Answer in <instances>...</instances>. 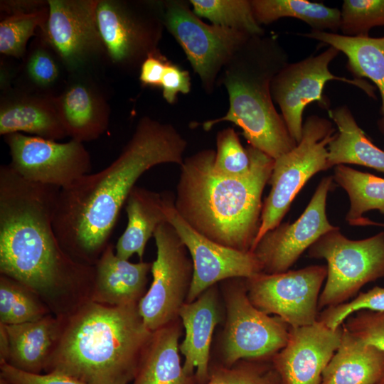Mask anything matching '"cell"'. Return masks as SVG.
<instances>
[{
    "instance_id": "1",
    "label": "cell",
    "mask_w": 384,
    "mask_h": 384,
    "mask_svg": "<svg viewBox=\"0 0 384 384\" xmlns=\"http://www.w3.org/2000/svg\"><path fill=\"white\" fill-rule=\"evenodd\" d=\"M186 147V140L172 124L141 118L112 164L60 189L53 224L63 250L77 262L95 266L139 177L159 164L181 166Z\"/></svg>"
},
{
    "instance_id": "2",
    "label": "cell",
    "mask_w": 384,
    "mask_h": 384,
    "mask_svg": "<svg viewBox=\"0 0 384 384\" xmlns=\"http://www.w3.org/2000/svg\"><path fill=\"white\" fill-rule=\"evenodd\" d=\"M60 189L0 167V272L33 290L50 308L72 294H91L95 266L77 262L53 229Z\"/></svg>"
},
{
    "instance_id": "3",
    "label": "cell",
    "mask_w": 384,
    "mask_h": 384,
    "mask_svg": "<svg viewBox=\"0 0 384 384\" xmlns=\"http://www.w3.org/2000/svg\"><path fill=\"white\" fill-rule=\"evenodd\" d=\"M246 149L251 169L241 177L217 174L213 149L186 158L180 166L174 206L200 234L225 247L250 252L259 231L262 196L274 159L250 145Z\"/></svg>"
},
{
    "instance_id": "4",
    "label": "cell",
    "mask_w": 384,
    "mask_h": 384,
    "mask_svg": "<svg viewBox=\"0 0 384 384\" xmlns=\"http://www.w3.org/2000/svg\"><path fill=\"white\" fill-rule=\"evenodd\" d=\"M151 334L138 304L110 306L88 299L65 316L44 370L88 384H127Z\"/></svg>"
},
{
    "instance_id": "5",
    "label": "cell",
    "mask_w": 384,
    "mask_h": 384,
    "mask_svg": "<svg viewBox=\"0 0 384 384\" xmlns=\"http://www.w3.org/2000/svg\"><path fill=\"white\" fill-rule=\"evenodd\" d=\"M288 63L276 37L252 36L223 68L218 82L229 97L227 113L201 125L205 131L223 122L240 127L249 145L276 159L297 144L291 137L271 95L274 77Z\"/></svg>"
},
{
    "instance_id": "6",
    "label": "cell",
    "mask_w": 384,
    "mask_h": 384,
    "mask_svg": "<svg viewBox=\"0 0 384 384\" xmlns=\"http://www.w3.org/2000/svg\"><path fill=\"white\" fill-rule=\"evenodd\" d=\"M164 1L98 0L96 19L107 60L123 70L140 68L159 52Z\"/></svg>"
},
{
    "instance_id": "7",
    "label": "cell",
    "mask_w": 384,
    "mask_h": 384,
    "mask_svg": "<svg viewBox=\"0 0 384 384\" xmlns=\"http://www.w3.org/2000/svg\"><path fill=\"white\" fill-rule=\"evenodd\" d=\"M336 134L330 121L310 116L303 124L300 142L274 159L269 181L271 189L263 203L259 231L251 250L267 232L281 223L305 183L316 173L328 169L327 146Z\"/></svg>"
},
{
    "instance_id": "8",
    "label": "cell",
    "mask_w": 384,
    "mask_h": 384,
    "mask_svg": "<svg viewBox=\"0 0 384 384\" xmlns=\"http://www.w3.org/2000/svg\"><path fill=\"white\" fill-rule=\"evenodd\" d=\"M310 258L327 262V276L320 293L319 311L346 303L368 282L384 278V232L353 240L340 228L321 235L308 249Z\"/></svg>"
},
{
    "instance_id": "9",
    "label": "cell",
    "mask_w": 384,
    "mask_h": 384,
    "mask_svg": "<svg viewBox=\"0 0 384 384\" xmlns=\"http://www.w3.org/2000/svg\"><path fill=\"white\" fill-rule=\"evenodd\" d=\"M221 282L226 316L221 341L223 364L230 366L242 359H272L286 345L290 326L252 304L246 278Z\"/></svg>"
},
{
    "instance_id": "10",
    "label": "cell",
    "mask_w": 384,
    "mask_h": 384,
    "mask_svg": "<svg viewBox=\"0 0 384 384\" xmlns=\"http://www.w3.org/2000/svg\"><path fill=\"white\" fill-rule=\"evenodd\" d=\"M164 22L208 94L215 88L224 66L252 36L244 31L206 23L191 9L189 1L183 0L164 1Z\"/></svg>"
},
{
    "instance_id": "11",
    "label": "cell",
    "mask_w": 384,
    "mask_h": 384,
    "mask_svg": "<svg viewBox=\"0 0 384 384\" xmlns=\"http://www.w3.org/2000/svg\"><path fill=\"white\" fill-rule=\"evenodd\" d=\"M154 238L156 257L151 265L152 282L138 304L139 314L151 331L178 319L193 273L191 256L169 223L161 224Z\"/></svg>"
},
{
    "instance_id": "12",
    "label": "cell",
    "mask_w": 384,
    "mask_h": 384,
    "mask_svg": "<svg viewBox=\"0 0 384 384\" xmlns=\"http://www.w3.org/2000/svg\"><path fill=\"white\" fill-rule=\"evenodd\" d=\"M49 14L41 38L73 76L87 75L101 60H107L96 9L98 0H48Z\"/></svg>"
},
{
    "instance_id": "13",
    "label": "cell",
    "mask_w": 384,
    "mask_h": 384,
    "mask_svg": "<svg viewBox=\"0 0 384 384\" xmlns=\"http://www.w3.org/2000/svg\"><path fill=\"white\" fill-rule=\"evenodd\" d=\"M326 276V265L277 274L260 272L246 279L247 296L256 308L279 316L290 327L311 325L318 319L319 298Z\"/></svg>"
},
{
    "instance_id": "14",
    "label": "cell",
    "mask_w": 384,
    "mask_h": 384,
    "mask_svg": "<svg viewBox=\"0 0 384 384\" xmlns=\"http://www.w3.org/2000/svg\"><path fill=\"white\" fill-rule=\"evenodd\" d=\"M338 53L339 50L329 46L319 55L287 63L271 82L272 100L278 104L287 130L297 144L302 137V115L306 106L317 102L324 108L329 107L328 100L323 96V90L328 81L337 80L353 85L375 97V87L366 81L341 78L331 73L329 64Z\"/></svg>"
},
{
    "instance_id": "15",
    "label": "cell",
    "mask_w": 384,
    "mask_h": 384,
    "mask_svg": "<svg viewBox=\"0 0 384 384\" xmlns=\"http://www.w3.org/2000/svg\"><path fill=\"white\" fill-rule=\"evenodd\" d=\"M161 195L167 222L176 230L193 262V279L186 302L194 301L207 289L224 280L247 279L262 272V265L252 252L225 247L200 234L177 212L173 196L168 192Z\"/></svg>"
},
{
    "instance_id": "16",
    "label": "cell",
    "mask_w": 384,
    "mask_h": 384,
    "mask_svg": "<svg viewBox=\"0 0 384 384\" xmlns=\"http://www.w3.org/2000/svg\"><path fill=\"white\" fill-rule=\"evenodd\" d=\"M10 165L23 178L63 189L91 170V159L83 143H60L23 133L4 136Z\"/></svg>"
},
{
    "instance_id": "17",
    "label": "cell",
    "mask_w": 384,
    "mask_h": 384,
    "mask_svg": "<svg viewBox=\"0 0 384 384\" xmlns=\"http://www.w3.org/2000/svg\"><path fill=\"white\" fill-rule=\"evenodd\" d=\"M333 176L324 177L302 214L294 223H280L267 232L252 248L262 272L277 274L289 270L302 253L321 235L339 227L331 225L326 212Z\"/></svg>"
},
{
    "instance_id": "18",
    "label": "cell",
    "mask_w": 384,
    "mask_h": 384,
    "mask_svg": "<svg viewBox=\"0 0 384 384\" xmlns=\"http://www.w3.org/2000/svg\"><path fill=\"white\" fill-rule=\"evenodd\" d=\"M343 326L332 329L324 323L290 327L284 347L271 359L282 384H321L322 373L338 349Z\"/></svg>"
},
{
    "instance_id": "19",
    "label": "cell",
    "mask_w": 384,
    "mask_h": 384,
    "mask_svg": "<svg viewBox=\"0 0 384 384\" xmlns=\"http://www.w3.org/2000/svg\"><path fill=\"white\" fill-rule=\"evenodd\" d=\"M218 284L204 291L196 299L181 307L178 318L185 330L179 344L184 357L185 372L194 375L196 384H205L209 378L210 351L215 326L222 319Z\"/></svg>"
},
{
    "instance_id": "20",
    "label": "cell",
    "mask_w": 384,
    "mask_h": 384,
    "mask_svg": "<svg viewBox=\"0 0 384 384\" xmlns=\"http://www.w3.org/2000/svg\"><path fill=\"white\" fill-rule=\"evenodd\" d=\"M73 77L60 94L54 95V102L68 136L83 143L97 139L106 131L110 110L87 75Z\"/></svg>"
},
{
    "instance_id": "21",
    "label": "cell",
    "mask_w": 384,
    "mask_h": 384,
    "mask_svg": "<svg viewBox=\"0 0 384 384\" xmlns=\"http://www.w3.org/2000/svg\"><path fill=\"white\" fill-rule=\"evenodd\" d=\"M27 133L57 141L68 136L54 95L7 90L0 102V134Z\"/></svg>"
},
{
    "instance_id": "22",
    "label": "cell",
    "mask_w": 384,
    "mask_h": 384,
    "mask_svg": "<svg viewBox=\"0 0 384 384\" xmlns=\"http://www.w3.org/2000/svg\"><path fill=\"white\" fill-rule=\"evenodd\" d=\"M151 265L122 259L109 243L95 265V281L90 299L110 306L139 304L146 293Z\"/></svg>"
},
{
    "instance_id": "23",
    "label": "cell",
    "mask_w": 384,
    "mask_h": 384,
    "mask_svg": "<svg viewBox=\"0 0 384 384\" xmlns=\"http://www.w3.org/2000/svg\"><path fill=\"white\" fill-rule=\"evenodd\" d=\"M181 319L152 331L139 361L133 384H196L187 374L179 355Z\"/></svg>"
},
{
    "instance_id": "24",
    "label": "cell",
    "mask_w": 384,
    "mask_h": 384,
    "mask_svg": "<svg viewBox=\"0 0 384 384\" xmlns=\"http://www.w3.org/2000/svg\"><path fill=\"white\" fill-rule=\"evenodd\" d=\"M65 316L48 314L36 321L4 325L9 341L7 363L21 370H44L63 328Z\"/></svg>"
},
{
    "instance_id": "25",
    "label": "cell",
    "mask_w": 384,
    "mask_h": 384,
    "mask_svg": "<svg viewBox=\"0 0 384 384\" xmlns=\"http://www.w3.org/2000/svg\"><path fill=\"white\" fill-rule=\"evenodd\" d=\"M342 326L341 343L323 371L321 384H376L384 376V351Z\"/></svg>"
},
{
    "instance_id": "26",
    "label": "cell",
    "mask_w": 384,
    "mask_h": 384,
    "mask_svg": "<svg viewBox=\"0 0 384 384\" xmlns=\"http://www.w3.org/2000/svg\"><path fill=\"white\" fill-rule=\"evenodd\" d=\"M127 225L117 240L119 257L127 260L137 254L142 261L146 243L158 227L167 222L161 193L135 186L126 201Z\"/></svg>"
},
{
    "instance_id": "27",
    "label": "cell",
    "mask_w": 384,
    "mask_h": 384,
    "mask_svg": "<svg viewBox=\"0 0 384 384\" xmlns=\"http://www.w3.org/2000/svg\"><path fill=\"white\" fill-rule=\"evenodd\" d=\"M337 127L327 146V166L345 164L364 166L384 173V151L375 145L356 122L346 106L329 110Z\"/></svg>"
},
{
    "instance_id": "28",
    "label": "cell",
    "mask_w": 384,
    "mask_h": 384,
    "mask_svg": "<svg viewBox=\"0 0 384 384\" xmlns=\"http://www.w3.org/2000/svg\"><path fill=\"white\" fill-rule=\"evenodd\" d=\"M328 44L343 53L348 67L360 78L372 81L381 97L380 127L384 136V36H346L332 32L314 31L300 34Z\"/></svg>"
},
{
    "instance_id": "29",
    "label": "cell",
    "mask_w": 384,
    "mask_h": 384,
    "mask_svg": "<svg viewBox=\"0 0 384 384\" xmlns=\"http://www.w3.org/2000/svg\"><path fill=\"white\" fill-rule=\"evenodd\" d=\"M257 23L269 24L282 17L298 18L307 23L314 31L340 30L341 11L321 3L306 0H251Z\"/></svg>"
},
{
    "instance_id": "30",
    "label": "cell",
    "mask_w": 384,
    "mask_h": 384,
    "mask_svg": "<svg viewBox=\"0 0 384 384\" xmlns=\"http://www.w3.org/2000/svg\"><path fill=\"white\" fill-rule=\"evenodd\" d=\"M333 180L347 193L350 208L346 220L357 225L363 215L378 210L384 215V178L343 164L334 166Z\"/></svg>"
},
{
    "instance_id": "31",
    "label": "cell",
    "mask_w": 384,
    "mask_h": 384,
    "mask_svg": "<svg viewBox=\"0 0 384 384\" xmlns=\"http://www.w3.org/2000/svg\"><path fill=\"white\" fill-rule=\"evenodd\" d=\"M49 307L30 288L4 274L0 277V324H18L49 314Z\"/></svg>"
},
{
    "instance_id": "32",
    "label": "cell",
    "mask_w": 384,
    "mask_h": 384,
    "mask_svg": "<svg viewBox=\"0 0 384 384\" xmlns=\"http://www.w3.org/2000/svg\"><path fill=\"white\" fill-rule=\"evenodd\" d=\"M193 11L212 24L230 28L251 36L265 34L256 21L250 0H190Z\"/></svg>"
},
{
    "instance_id": "33",
    "label": "cell",
    "mask_w": 384,
    "mask_h": 384,
    "mask_svg": "<svg viewBox=\"0 0 384 384\" xmlns=\"http://www.w3.org/2000/svg\"><path fill=\"white\" fill-rule=\"evenodd\" d=\"M49 7L37 11L4 16L0 22V53L15 58H24L28 40L47 22Z\"/></svg>"
},
{
    "instance_id": "34",
    "label": "cell",
    "mask_w": 384,
    "mask_h": 384,
    "mask_svg": "<svg viewBox=\"0 0 384 384\" xmlns=\"http://www.w3.org/2000/svg\"><path fill=\"white\" fill-rule=\"evenodd\" d=\"M205 384H282L271 359H242L210 367Z\"/></svg>"
},
{
    "instance_id": "35",
    "label": "cell",
    "mask_w": 384,
    "mask_h": 384,
    "mask_svg": "<svg viewBox=\"0 0 384 384\" xmlns=\"http://www.w3.org/2000/svg\"><path fill=\"white\" fill-rule=\"evenodd\" d=\"M23 74L31 85L32 90L43 94H50V90L60 78L59 58L49 46L39 38L34 42L24 56Z\"/></svg>"
},
{
    "instance_id": "36",
    "label": "cell",
    "mask_w": 384,
    "mask_h": 384,
    "mask_svg": "<svg viewBox=\"0 0 384 384\" xmlns=\"http://www.w3.org/2000/svg\"><path fill=\"white\" fill-rule=\"evenodd\" d=\"M375 26H384V0H345L340 30L346 36H368Z\"/></svg>"
},
{
    "instance_id": "37",
    "label": "cell",
    "mask_w": 384,
    "mask_h": 384,
    "mask_svg": "<svg viewBox=\"0 0 384 384\" xmlns=\"http://www.w3.org/2000/svg\"><path fill=\"white\" fill-rule=\"evenodd\" d=\"M213 169L217 174L228 177L244 176L250 171L247 150L233 128L224 129L217 134Z\"/></svg>"
},
{
    "instance_id": "38",
    "label": "cell",
    "mask_w": 384,
    "mask_h": 384,
    "mask_svg": "<svg viewBox=\"0 0 384 384\" xmlns=\"http://www.w3.org/2000/svg\"><path fill=\"white\" fill-rule=\"evenodd\" d=\"M360 310L384 311V287L375 286L366 292H359L350 302L324 309L319 312L317 320L336 329L350 315Z\"/></svg>"
},
{
    "instance_id": "39",
    "label": "cell",
    "mask_w": 384,
    "mask_h": 384,
    "mask_svg": "<svg viewBox=\"0 0 384 384\" xmlns=\"http://www.w3.org/2000/svg\"><path fill=\"white\" fill-rule=\"evenodd\" d=\"M343 325L363 343L384 351V311H358L350 315Z\"/></svg>"
},
{
    "instance_id": "40",
    "label": "cell",
    "mask_w": 384,
    "mask_h": 384,
    "mask_svg": "<svg viewBox=\"0 0 384 384\" xmlns=\"http://www.w3.org/2000/svg\"><path fill=\"white\" fill-rule=\"evenodd\" d=\"M0 376L11 384H88L68 375L48 372L46 374L28 373L6 362L0 363Z\"/></svg>"
},
{
    "instance_id": "41",
    "label": "cell",
    "mask_w": 384,
    "mask_h": 384,
    "mask_svg": "<svg viewBox=\"0 0 384 384\" xmlns=\"http://www.w3.org/2000/svg\"><path fill=\"white\" fill-rule=\"evenodd\" d=\"M164 100L173 104L178 93L187 94L191 90V78L187 70L169 62L166 68L161 84Z\"/></svg>"
},
{
    "instance_id": "42",
    "label": "cell",
    "mask_w": 384,
    "mask_h": 384,
    "mask_svg": "<svg viewBox=\"0 0 384 384\" xmlns=\"http://www.w3.org/2000/svg\"><path fill=\"white\" fill-rule=\"evenodd\" d=\"M169 62L159 51L149 55L139 68L141 83L145 86L161 87L164 73Z\"/></svg>"
},
{
    "instance_id": "43",
    "label": "cell",
    "mask_w": 384,
    "mask_h": 384,
    "mask_svg": "<svg viewBox=\"0 0 384 384\" xmlns=\"http://www.w3.org/2000/svg\"><path fill=\"white\" fill-rule=\"evenodd\" d=\"M48 6V1L42 0H4L1 1L0 10L4 16L18 13H30Z\"/></svg>"
},
{
    "instance_id": "44",
    "label": "cell",
    "mask_w": 384,
    "mask_h": 384,
    "mask_svg": "<svg viewBox=\"0 0 384 384\" xmlns=\"http://www.w3.org/2000/svg\"><path fill=\"white\" fill-rule=\"evenodd\" d=\"M9 341L6 327L0 324V363L7 362L9 356Z\"/></svg>"
},
{
    "instance_id": "45",
    "label": "cell",
    "mask_w": 384,
    "mask_h": 384,
    "mask_svg": "<svg viewBox=\"0 0 384 384\" xmlns=\"http://www.w3.org/2000/svg\"><path fill=\"white\" fill-rule=\"evenodd\" d=\"M367 225H375L384 228V223H377L369 219Z\"/></svg>"
},
{
    "instance_id": "46",
    "label": "cell",
    "mask_w": 384,
    "mask_h": 384,
    "mask_svg": "<svg viewBox=\"0 0 384 384\" xmlns=\"http://www.w3.org/2000/svg\"><path fill=\"white\" fill-rule=\"evenodd\" d=\"M0 384H11V383L8 382L6 380H5L4 378L0 376Z\"/></svg>"
},
{
    "instance_id": "47",
    "label": "cell",
    "mask_w": 384,
    "mask_h": 384,
    "mask_svg": "<svg viewBox=\"0 0 384 384\" xmlns=\"http://www.w3.org/2000/svg\"><path fill=\"white\" fill-rule=\"evenodd\" d=\"M376 384H384V376Z\"/></svg>"
}]
</instances>
